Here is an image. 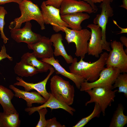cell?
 Instances as JSON below:
<instances>
[{"instance_id":"4316f807","label":"cell","mask_w":127,"mask_h":127,"mask_svg":"<svg viewBox=\"0 0 127 127\" xmlns=\"http://www.w3.org/2000/svg\"><path fill=\"white\" fill-rule=\"evenodd\" d=\"M7 12L4 7L0 6V30L1 38L3 39L4 44L6 43L9 39L5 36L4 32V26L5 23L4 20L5 15Z\"/></svg>"},{"instance_id":"3957f363","label":"cell","mask_w":127,"mask_h":127,"mask_svg":"<svg viewBox=\"0 0 127 127\" xmlns=\"http://www.w3.org/2000/svg\"><path fill=\"white\" fill-rule=\"evenodd\" d=\"M51 93L57 99L69 105L73 103L75 90L73 85L59 76L54 75L50 80Z\"/></svg>"},{"instance_id":"f1b7e54d","label":"cell","mask_w":127,"mask_h":127,"mask_svg":"<svg viewBox=\"0 0 127 127\" xmlns=\"http://www.w3.org/2000/svg\"><path fill=\"white\" fill-rule=\"evenodd\" d=\"M47 124L46 127H65L64 125H61L58 122L55 117L47 120Z\"/></svg>"},{"instance_id":"d4e9b609","label":"cell","mask_w":127,"mask_h":127,"mask_svg":"<svg viewBox=\"0 0 127 127\" xmlns=\"http://www.w3.org/2000/svg\"><path fill=\"white\" fill-rule=\"evenodd\" d=\"M118 88L117 92L123 93L124 96L127 98V74L120 73L117 77L113 85V89Z\"/></svg>"},{"instance_id":"e575fe53","label":"cell","mask_w":127,"mask_h":127,"mask_svg":"<svg viewBox=\"0 0 127 127\" xmlns=\"http://www.w3.org/2000/svg\"><path fill=\"white\" fill-rule=\"evenodd\" d=\"M120 40L122 44L126 47L127 49V38L125 36H122L120 38Z\"/></svg>"},{"instance_id":"ac0fdd59","label":"cell","mask_w":127,"mask_h":127,"mask_svg":"<svg viewBox=\"0 0 127 127\" xmlns=\"http://www.w3.org/2000/svg\"><path fill=\"white\" fill-rule=\"evenodd\" d=\"M62 19L71 29L77 30H81L82 22L90 17L87 13L79 12L66 14L60 15Z\"/></svg>"},{"instance_id":"d590c367","label":"cell","mask_w":127,"mask_h":127,"mask_svg":"<svg viewBox=\"0 0 127 127\" xmlns=\"http://www.w3.org/2000/svg\"><path fill=\"white\" fill-rule=\"evenodd\" d=\"M123 4L119 6L120 7L127 9V0H122Z\"/></svg>"},{"instance_id":"60d3db41","label":"cell","mask_w":127,"mask_h":127,"mask_svg":"<svg viewBox=\"0 0 127 127\" xmlns=\"http://www.w3.org/2000/svg\"></svg>"},{"instance_id":"ffe728a7","label":"cell","mask_w":127,"mask_h":127,"mask_svg":"<svg viewBox=\"0 0 127 127\" xmlns=\"http://www.w3.org/2000/svg\"><path fill=\"white\" fill-rule=\"evenodd\" d=\"M14 94L10 89L0 85V104L3 112L6 114L17 113L11 102Z\"/></svg>"},{"instance_id":"d6986e66","label":"cell","mask_w":127,"mask_h":127,"mask_svg":"<svg viewBox=\"0 0 127 127\" xmlns=\"http://www.w3.org/2000/svg\"><path fill=\"white\" fill-rule=\"evenodd\" d=\"M50 39L54 47V55L55 56H61L67 64H71L73 58L71 56L68 55L66 51L62 42L63 39L62 34L60 33L53 34Z\"/></svg>"},{"instance_id":"7402d4cb","label":"cell","mask_w":127,"mask_h":127,"mask_svg":"<svg viewBox=\"0 0 127 127\" xmlns=\"http://www.w3.org/2000/svg\"><path fill=\"white\" fill-rule=\"evenodd\" d=\"M124 108L123 105L119 103L114 113L109 127H123L127 123V116L123 113Z\"/></svg>"},{"instance_id":"74e56055","label":"cell","mask_w":127,"mask_h":127,"mask_svg":"<svg viewBox=\"0 0 127 127\" xmlns=\"http://www.w3.org/2000/svg\"></svg>"},{"instance_id":"603a6c76","label":"cell","mask_w":127,"mask_h":127,"mask_svg":"<svg viewBox=\"0 0 127 127\" xmlns=\"http://www.w3.org/2000/svg\"><path fill=\"white\" fill-rule=\"evenodd\" d=\"M20 123L18 113L6 114L0 112V127H19Z\"/></svg>"},{"instance_id":"484cf974","label":"cell","mask_w":127,"mask_h":127,"mask_svg":"<svg viewBox=\"0 0 127 127\" xmlns=\"http://www.w3.org/2000/svg\"><path fill=\"white\" fill-rule=\"evenodd\" d=\"M95 103L92 112L87 116L82 118L73 127H83L94 118L99 117L101 112V108L97 103Z\"/></svg>"},{"instance_id":"5bb4252c","label":"cell","mask_w":127,"mask_h":127,"mask_svg":"<svg viewBox=\"0 0 127 127\" xmlns=\"http://www.w3.org/2000/svg\"><path fill=\"white\" fill-rule=\"evenodd\" d=\"M59 8L60 15L79 12H84L89 14L94 12L93 8L90 4L83 0H64Z\"/></svg>"},{"instance_id":"4fadbf2b","label":"cell","mask_w":127,"mask_h":127,"mask_svg":"<svg viewBox=\"0 0 127 127\" xmlns=\"http://www.w3.org/2000/svg\"><path fill=\"white\" fill-rule=\"evenodd\" d=\"M52 44L49 38L41 36L36 42L28 44V47L29 49L33 50L32 53L37 58L42 59L54 56Z\"/></svg>"},{"instance_id":"d6a6232c","label":"cell","mask_w":127,"mask_h":127,"mask_svg":"<svg viewBox=\"0 0 127 127\" xmlns=\"http://www.w3.org/2000/svg\"><path fill=\"white\" fill-rule=\"evenodd\" d=\"M83 1L87 2L93 8L94 12H96L98 10V9L96 5L94 3H93L91 0H82Z\"/></svg>"},{"instance_id":"277c9868","label":"cell","mask_w":127,"mask_h":127,"mask_svg":"<svg viewBox=\"0 0 127 127\" xmlns=\"http://www.w3.org/2000/svg\"><path fill=\"white\" fill-rule=\"evenodd\" d=\"M60 28L62 31L65 32V39L68 44L73 43L75 44V55L84 59L88 52V41L91 37V31L87 29L77 30L64 27H60Z\"/></svg>"},{"instance_id":"2e32d148","label":"cell","mask_w":127,"mask_h":127,"mask_svg":"<svg viewBox=\"0 0 127 127\" xmlns=\"http://www.w3.org/2000/svg\"><path fill=\"white\" fill-rule=\"evenodd\" d=\"M41 60L50 64L54 68L56 74H61L70 79L74 83L76 87L80 89L81 83L85 80L84 79L66 71L60 65L59 60L55 59L54 56L49 58L42 59Z\"/></svg>"},{"instance_id":"f546056e","label":"cell","mask_w":127,"mask_h":127,"mask_svg":"<svg viewBox=\"0 0 127 127\" xmlns=\"http://www.w3.org/2000/svg\"><path fill=\"white\" fill-rule=\"evenodd\" d=\"M64 0H47L44 1L46 5H51L56 8H59L61 4Z\"/></svg>"},{"instance_id":"30bf717a","label":"cell","mask_w":127,"mask_h":127,"mask_svg":"<svg viewBox=\"0 0 127 127\" xmlns=\"http://www.w3.org/2000/svg\"><path fill=\"white\" fill-rule=\"evenodd\" d=\"M30 21L26 22L22 28L11 30L12 38L17 43L24 42L27 44L34 43L41 37L40 34L34 33L32 30V25Z\"/></svg>"},{"instance_id":"6da1fadb","label":"cell","mask_w":127,"mask_h":127,"mask_svg":"<svg viewBox=\"0 0 127 127\" xmlns=\"http://www.w3.org/2000/svg\"><path fill=\"white\" fill-rule=\"evenodd\" d=\"M108 56L107 52H104L101 54L98 60L91 63L84 61L82 58L78 62L77 59L75 58L69 67L70 72L88 81H94L98 79L101 72L104 68Z\"/></svg>"},{"instance_id":"e0dca14e","label":"cell","mask_w":127,"mask_h":127,"mask_svg":"<svg viewBox=\"0 0 127 127\" xmlns=\"http://www.w3.org/2000/svg\"><path fill=\"white\" fill-rule=\"evenodd\" d=\"M9 87L14 92L15 97L22 98L26 101L28 107H32V104L34 103L43 104L47 101L37 92L20 90L13 85H10Z\"/></svg>"},{"instance_id":"ab89813d","label":"cell","mask_w":127,"mask_h":127,"mask_svg":"<svg viewBox=\"0 0 127 127\" xmlns=\"http://www.w3.org/2000/svg\"></svg>"},{"instance_id":"9a60e30c","label":"cell","mask_w":127,"mask_h":127,"mask_svg":"<svg viewBox=\"0 0 127 127\" xmlns=\"http://www.w3.org/2000/svg\"><path fill=\"white\" fill-rule=\"evenodd\" d=\"M47 107L50 108L52 110L62 109L72 115H73L74 112L75 111L74 108L56 99L51 93H50V96L48 99L42 105L36 107H27L25 109V111L28 112L29 115H30L39 109Z\"/></svg>"},{"instance_id":"8d00e7d4","label":"cell","mask_w":127,"mask_h":127,"mask_svg":"<svg viewBox=\"0 0 127 127\" xmlns=\"http://www.w3.org/2000/svg\"><path fill=\"white\" fill-rule=\"evenodd\" d=\"M104 0H91L94 3H100L103 2Z\"/></svg>"},{"instance_id":"83f0119b","label":"cell","mask_w":127,"mask_h":127,"mask_svg":"<svg viewBox=\"0 0 127 127\" xmlns=\"http://www.w3.org/2000/svg\"><path fill=\"white\" fill-rule=\"evenodd\" d=\"M40 116V119L36 127H46L47 121L45 118V115L47 114L48 110L46 108L38 110L37 111Z\"/></svg>"},{"instance_id":"8992f818","label":"cell","mask_w":127,"mask_h":127,"mask_svg":"<svg viewBox=\"0 0 127 127\" xmlns=\"http://www.w3.org/2000/svg\"><path fill=\"white\" fill-rule=\"evenodd\" d=\"M121 72L118 68L113 67L104 68L101 72L98 79L95 81L88 82L86 80L81 84L80 91H86L96 87L112 89L113 84Z\"/></svg>"},{"instance_id":"cb8c5ba5","label":"cell","mask_w":127,"mask_h":127,"mask_svg":"<svg viewBox=\"0 0 127 127\" xmlns=\"http://www.w3.org/2000/svg\"><path fill=\"white\" fill-rule=\"evenodd\" d=\"M14 69L16 74L22 77L32 76L39 73L37 68L21 60L16 63Z\"/></svg>"},{"instance_id":"5b68a950","label":"cell","mask_w":127,"mask_h":127,"mask_svg":"<svg viewBox=\"0 0 127 127\" xmlns=\"http://www.w3.org/2000/svg\"><path fill=\"white\" fill-rule=\"evenodd\" d=\"M113 90L100 87H94L85 91L89 95L90 100L85 103V105L94 103L100 107L103 116L105 115L106 110L108 106L111 105L114 101L115 93L118 89Z\"/></svg>"},{"instance_id":"4dcf8cb0","label":"cell","mask_w":127,"mask_h":127,"mask_svg":"<svg viewBox=\"0 0 127 127\" xmlns=\"http://www.w3.org/2000/svg\"><path fill=\"white\" fill-rule=\"evenodd\" d=\"M7 58L10 61L13 60L12 58L6 52V50L4 45L2 46L0 52V61L3 59Z\"/></svg>"},{"instance_id":"44dd1931","label":"cell","mask_w":127,"mask_h":127,"mask_svg":"<svg viewBox=\"0 0 127 127\" xmlns=\"http://www.w3.org/2000/svg\"><path fill=\"white\" fill-rule=\"evenodd\" d=\"M21 59V60L24 63L37 68L39 73L47 72L52 66L48 63L38 60L32 52L24 54Z\"/></svg>"},{"instance_id":"836d02e7","label":"cell","mask_w":127,"mask_h":127,"mask_svg":"<svg viewBox=\"0 0 127 127\" xmlns=\"http://www.w3.org/2000/svg\"><path fill=\"white\" fill-rule=\"evenodd\" d=\"M113 20V23L117 26L118 28H119L121 30L120 32L119 33H118V34H119L123 33H127V28H123L121 27L117 24L116 21L114 20Z\"/></svg>"},{"instance_id":"9c48e42d","label":"cell","mask_w":127,"mask_h":127,"mask_svg":"<svg viewBox=\"0 0 127 127\" xmlns=\"http://www.w3.org/2000/svg\"><path fill=\"white\" fill-rule=\"evenodd\" d=\"M41 8L44 24L51 25L55 32L62 31L60 27L69 28L68 25L61 18L60 8L46 5L44 1L41 4Z\"/></svg>"},{"instance_id":"1f68e13d","label":"cell","mask_w":127,"mask_h":127,"mask_svg":"<svg viewBox=\"0 0 127 127\" xmlns=\"http://www.w3.org/2000/svg\"><path fill=\"white\" fill-rule=\"evenodd\" d=\"M23 0H0V5L4 4L6 3L12 2L16 3L19 4Z\"/></svg>"},{"instance_id":"8fae6325","label":"cell","mask_w":127,"mask_h":127,"mask_svg":"<svg viewBox=\"0 0 127 127\" xmlns=\"http://www.w3.org/2000/svg\"><path fill=\"white\" fill-rule=\"evenodd\" d=\"M87 27L91 30V37L88 43V55L98 58L99 54L103 52L101 28L98 25L93 24H88Z\"/></svg>"},{"instance_id":"7a4b0ae2","label":"cell","mask_w":127,"mask_h":127,"mask_svg":"<svg viewBox=\"0 0 127 127\" xmlns=\"http://www.w3.org/2000/svg\"><path fill=\"white\" fill-rule=\"evenodd\" d=\"M19 5L21 15L10 22L8 26L10 29L20 28L23 23L32 20L38 23L41 30L45 29L41 11L37 5L31 1L24 0Z\"/></svg>"},{"instance_id":"f35d334b","label":"cell","mask_w":127,"mask_h":127,"mask_svg":"<svg viewBox=\"0 0 127 127\" xmlns=\"http://www.w3.org/2000/svg\"></svg>"},{"instance_id":"7c38bea8","label":"cell","mask_w":127,"mask_h":127,"mask_svg":"<svg viewBox=\"0 0 127 127\" xmlns=\"http://www.w3.org/2000/svg\"><path fill=\"white\" fill-rule=\"evenodd\" d=\"M49 70L50 72L46 77L39 82L36 83L27 82L24 80L22 78L17 77L16 79L18 81L14 83L13 85L22 87L24 88L25 91H27L35 90L47 100L50 96V93L47 91L46 85L50 77L55 71L52 66Z\"/></svg>"},{"instance_id":"ba28073f","label":"cell","mask_w":127,"mask_h":127,"mask_svg":"<svg viewBox=\"0 0 127 127\" xmlns=\"http://www.w3.org/2000/svg\"><path fill=\"white\" fill-rule=\"evenodd\" d=\"M112 0H104L99 6L101 11L100 14H97L93 20L94 24L98 25L101 28L102 33V49L108 52L111 50L110 47V43L106 40V34L107 25L109 17L114 15L113 8L110 5Z\"/></svg>"},{"instance_id":"52a82bcc","label":"cell","mask_w":127,"mask_h":127,"mask_svg":"<svg viewBox=\"0 0 127 127\" xmlns=\"http://www.w3.org/2000/svg\"><path fill=\"white\" fill-rule=\"evenodd\" d=\"M110 45L112 49L109 52L107 60V67L116 68L121 72L127 73V54L125 52L123 45L119 41L114 40Z\"/></svg>"}]
</instances>
